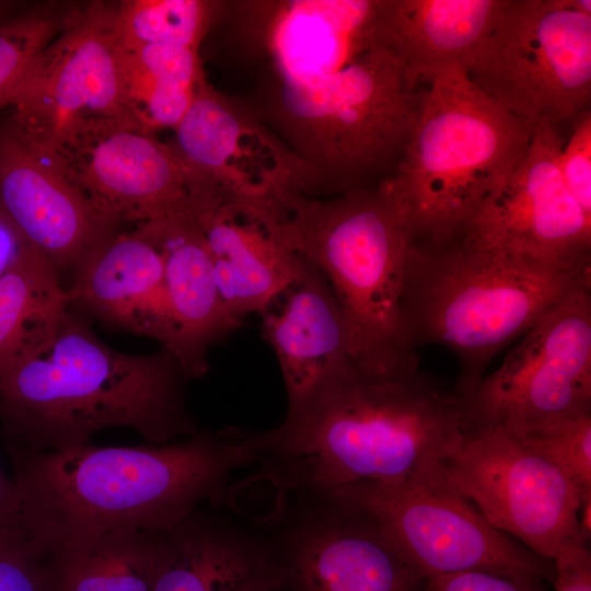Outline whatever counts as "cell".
<instances>
[{"mask_svg": "<svg viewBox=\"0 0 591 591\" xmlns=\"http://www.w3.org/2000/svg\"><path fill=\"white\" fill-rule=\"evenodd\" d=\"M283 495L396 484L444 461L464 436L462 397L418 369L376 374L351 360L262 432L230 428Z\"/></svg>", "mask_w": 591, "mask_h": 591, "instance_id": "cell-1", "label": "cell"}, {"mask_svg": "<svg viewBox=\"0 0 591 591\" xmlns=\"http://www.w3.org/2000/svg\"><path fill=\"white\" fill-rule=\"evenodd\" d=\"M7 449L20 524L42 548L114 531L165 533L205 505L225 503L232 473L256 462L225 428L164 444Z\"/></svg>", "mask_w": 591, "mask_h": 591, "instance_id": "cell-2", "label": "cell"}, {"mask_svg": "<svg viewBox=\"0 0 591 591\" xmlns=\"http://www.w3.org/2000/svg\"><path fill=\"white\" fill-rule=\"evenodd\" d=\"M188 382L169 350L117 351L68 309L0 380L7 447L62 451L115 427L153 444L193 437L201 430L187 404Z\"/></svg>", "mask_w": 591, "mask_h": 591, "instance_id": "cell-3", "label": "cell"}, {"mask_svg": "<svg viewBox=\"0 0 591 591\" xmlns=\"http://www.w3.org/2000/svg\"><path fill=\"white\" fill-rule=\"evenodd\" d=\"M259 218L279 243L327 280L357 367L376 374L419 368L401 312L416 235L393 195L381 184L332 198L290 194L275 216Z\"/></svg>", "mask_w": 591, "mask_h": 591, "instance_id": "cell-4", "label": "cell"}, {"mask_svg": "<svg viewBox=\"0 0 591 591\" xmlns=\"http://www.w3.org/2000/svg\"><path fill=\"white\" fill-rule=\"evenodd\" d=\"M591 270L548 265L508 250L457 239L414 242L401 312L413 350L436 344L459 359L456 393L470 396L488 363L523 336Z\"/></svg>", "mask_w": 591, "mask_h": 591, "instance_id": "cell-5", "label": "cell"}, {"mask_svg": "<svg viewBox=\"0 0 591 591\" xmlns=\"http://www.w3.org/2000/svg\"><path fill=\"white\" fill-rule=\"evenodd\" d=\"M428 83L396 171L380 184L406 211L416 242L439 246L464 234L520 163L533 125L488 99L461 63Z\"/></svg>", "mask_w": 591, "mask_h": 591, "instance_id": "cell-6", "label": "cell"}, {"mask_svg": "<svg viewBox=\"0 0 591 591\" xmlns=\"http://www.w3.org/2000/svg\"><path fill=\"white\" fill-rule=\"evenodd\" d=\"M394 55L376 46L311 85L278 80L268 115L278 136L338 195L402 155L421 91Z\"/></svg>", "mask_w": 591, "mask_h": 591, "instance_id": "cell-7", "label": "cell"}, {"mask_svg": "<svg viewBox=\"0 0 591 591\" xmlns=\"http://www.w3.org/2000/svg\"><path fill=\"white\" fill-rule=\"evenodd\" d=\"M462 66L514 117L532 125L572 121L590 109L591 1L507 0Z\"/></svg>", "mask_w": 591, "mask_h": 591, "instance_id": "cell-8", "label": "cell"}, {"mask_svg": "<svg viewBox=\"0 0 591 591\" xmlns=\"http://www.w3.org/2000/svg\"><path fill=\"white\" fill-rule=\"evenodd\" d=\"M321 491L368 513L425 578L480 570L554 582V560L491 526L453 485L442 461L396 484L357 482Z\"/></svg>", "mask_w": 591, "mask_h": 591, "instance_id": "cell-9", "label": "cell"}, {"mask_svg": "<svg viewBox=\"0 0 591 591\" xmlns=\"http://www.w3.org/2000/svg\"><path fill=\"white\" fill-rule=\"evenodd\" d=\"M462 401L464 433L499 428L518 436L591 414V279L546 312Z\"/></svg>", "mask_w": 591, "mask_h": 591, "instance_id": "cell-10", "label": "cell"}, {"mask_svg": "<svg viewBox=\"0 0 591 591\" xmlns=\"http://www.w3.org/2000/svg\"><path fill=\"white\" fill-rule=\"evenodd\" d=\"M7 106L13 108L9 123L53 152L92 121H137L125 95L111 5L70 11L66 25L33 60Z\"/></svg>", "mask_w": 591, "mask_h": 591, "instance_id": "cell-11", "label": "cell"}, {"mask_svg": "<svg viewBox=\"0 0 591 591\" xmlns=\"http://www.w3.org/2000/svg\"><path fill=\"white\" fill-rule=\"evenodd\" d=\"M444 471L486 521L553 560L579 535L580 495L551 462L499 428L463 436Z\"/></svg>", "mask_w": 591, "mask_h": 591, "instance_id": "cell-12", "label": "cell"}, {"mask_svg": "<svg viewBox=\"0 0 591 591\" xmlns=\"http://www.w3.org/2000/svg\"><path fill=\"white\" fill-rule=\"evenodd\" d=\"M190 188L274 212L287 195L310 197L315 171L251 109L207 82L174 129Z\"/></svg>", "mask_w": 591, "mask_h": 591, "instance_id": "cell-13", "label": "cell"}, {"mask_svg": "<svg viewBox=\"0 0 591 591\" xmlns=\"http://www.w3.org/2000/svg\"><path fill=\"white\" fill-rule=\"evenodd\" d=\"M280 505L270 535L292 591H424L426 579L360 508L323 491Z\"/></svg>", "mask_w": 591, "mask_h": 591, "instance_id": "cell-14", "label": "cell"}, {"mask_svg": "<svg viewBox=\"0 0 591 591\" xmlns=\"http://www.w3.org/2000/svg\"><path fill=\"white\" fill-rule=\"evenodd\" d=\"M555 125H533L526 152L485 199L461 236L538 262L591 270V215L569 192L559 166Z\"/></svg>", "mask_w": 591, "mask_h": 591, "instance_id": "cell-15", "label": "cell"}, {"mask_svg": "<svg viewBox=\"0 0 591 591\" xmlns=\"http://www.w3.org/2000/svg\"><path fill=\"white\" fill-rule=\"evenodd\" d=\"M54 153L93 208L117 225L192 211L189 175L182 159L172 144L137 121H92Z\"/></svg>", "mask_w": 591, "mask_h": 591, "instance_id": "cell-16", "label": "cell"}, {"mask_svg": "<svg viewBox=\"0 0 591 591\" xmlns=\"http://www.w3.org/2000/svg\"><path fill=\"white\" fill-rule=\"evenodd\" d=\"M0 209L57 275H76L117 233L61 159L9 121L0 128Z\"/></svg>", "mask_w": 591, "mask_h": 591, "instance_id": "cell-17", "label": "cell"}, {"mask_svg": "<svg viewBox=\"0 0 591 591\" xmlns=\"http://www.w3.org/2000/svg\"><path fill=\"white\" fill-rule=\"evenodd\" d=\"M381 1H243L233 7L241 34L270 59L278 80L311 85L380 46Z\"/></svg>", "mask_w": 591, "mask_h": 591, "instance_id": "cell-18", "label": "cell"}, {"mask_svg": "<svg viewBox=\"0 0 591 591\" xmlns=\"http://www.w3.org/2000/svg\"><path fill=\"white\" fill-rule=\"evenodd\" d=\"M190 208L229 313L243 322L269 311L298 280L303 259L271 235L258 209L206 190L190 192Z\"/></svg>", "mask_w": 591, "mask_h": 591, "instance_id": "cell-19", "label": "cell"}, {"mask_svg": "<svg viewBox=\"0 0 591 591\" xmlns=\"http://www.w3.org/2000/svg\"><path fill=\"white\" fill-rule=\"evenodd\" d=\"M283 568L270 535L199 509L161 534L151 591H279Z\"/></svg>", "mask_w": 591, "mask_h": 591, "instance_id": "cell-20", "label": "cell"}, {"mask_svg": "<svg viewBox=\"0 0 591 591\" xmlns=\"http://www.w3.org/2000/svg\"><path fill=\"white\" fill-rule=\"evenodd\" d=\"M67 296L108 326L153 338L162 348L171 343L164 259L140 224L105 242L77 271Z\"/></svg>", "mask_w": 591, "mask_h": 591, "instance_id": "cell-21", "label": "cell"}, {"mask_svg": "<svg viewBox=\"0 0 591 591\" xmlns=\"http://www.w3.org/2000/svg\"><path fill=\"white\" fill-rule=\"evenodd\" d=\"M138 225V224H137ZM159 246L173 324L167 348L188 381L209 369L212 345L242 326L219 292L207 242L192 212L140 223Z\"/></svg>", "mask_w": 591, "mask_h": 591, "instance_id": "cell-22", "label": "cell"}, {"mask_svg": "<svg viewBox=\"0 0 591 591\" xmlns=\"http://www.w3.org/2000/svg\"><path fill=\"white\" fill-rule=\"evenodd\" d=\"M287 294L280 311L262 314V332L275 352L292 407L351 359L340 309L321 271L303 259Z\"/></svg>", "mask_w": 591, "mask_h": 591, "instance_id": "cell-23", "label": "cell"}, {"mask_svg": "<svg viewBox=\"0 0 591 591\" xmlns=\"http://www.w3.org/2000/svg\"><path fill=\"white\" fill-rule=\"evenodd\" d=\"M507 0H382L379 45L416 84L463 63L494 25Z\"/></svg>", "mask_w": 591, "mask_h": 591, "instance_id": "cell-24", "label": "cell"}, {"mask_svg": "<svg viewBox=\"0 0 591 591\" xmlns=\"http://www.w3.org/2000/svg\"><path fill=\"white\" fill-rule=\"evenodd\" d=\"M43 549L49 591H151L161 534L114 531Z\"/></svg>", "mask_w": 591, "mask_h": 591, "instance_id": "cell-25", "label": "cell"}, {"mask_svg": "<svg viewBox=\"0 0 591 591\" xmlns=\"http://www.w3.org/2000/svg\"><path fill=\"white\" fill-rule=\"evenodd\" d=\"M68 306L57 273L28 245L0 280V380L54 328Z\"/></svg>", "mask_w": 591, "mask_h": 591, "instance_id": "cell-26", "label": "cell"}, {"mask_svg": "<svg viewBox=\"0 0 591 591\" xmlns=\"http://www.w3.org/2000/svg\"><path fill=\"white\" fill-rule=\"evenodd\" d=\"M224 2L207 0H130L111 5L119 45L134 49L149 44L199 49Z\"/></svg>", "mask_w": 591, "mask_h": 591, "instance_id": "cell-27", "label": "cell"}, {"mask_svg": "<svg viewBox=\"0 0 591 591\" xmlns=\"http://www.w3.org/2000/svg\"><path fill=\"white\" fill-rule=\"evenodd\" d=\"M120 48L125 95L135 118L196 92L206 82L198 50L193 48L159 44Z\"/></svg>", "mask_w": 591, "mask_h": 591, "instance_id": "cell-28", "label": "cell"}, {"mask_svg": "<svg viewBox=\"0 0 591 591\" xmlns=\"http://www.w3.org/2000/svg\"><path fill=\"white\" fill-rule=\"evenodd\" d=\"M69 12L36 8L0 24V108L7 106L36 56L63 28Z\"/></svg>", "mask_w": 591, "mask_h": 591, "instance_id": "cell-29", "label": "cell"}, {"mask_svg": "<svg viewBox=\"0 0 591 591\" xmlns=\"http://www.w3.org/2000/svg\"><path fill=\"white\" fill-rule=\"evenodd\" d=\"M512 437L555 465L575 485L581 502L591 499V414L553 420Z\"/></svg>", "mask_w": 591, "mask_h": 591, "instance_id": "cell-30", "label": "cell"}, {"mask_svg": "<svg viewBox=\"0 0 591 591\" xmlns=\"http://www.w3.org/2000/svg\"><path fill=\"white\" fill-rule=\"evenodd\" d=\"M0 591H49L45 552L21 524L0 528Z\"/></svg>", "mask_w": 591, "mask_h": 591, "instance_id": "cell-31", "label": "cell"}, {"mask_svg": "<svg viewBox=\"0 0 591 591\" xmlns=\"http://www.w3.org/2000/svg\"><path fill=\"white\" fill-rule=\"evenodd\" d=\"M559 166L563 178L579 202L591 215V111L572 120L568 143L561 148Z\"/></svg>", "mask_w": 591, "mask_h": 591, "instance_id": "cell-32", "label": "cell"}, {"mask_svg": "<svg viewBox=\"0 0 591 591\" xmlns=\"http://www.w3.org/2000/svg\"><path fill=\"white\" fill-rule=\"evenodd\" d=\"M538 580L471 570L432 576L424 591H544Z\"/></svg>", "mask_w": 591, "mask_h": 591, "instance_id": "cell-33", "label": "cell"}, {"mask_svg": "<svg viewBox=\"0 0 591 591\" xmlns=\"http://www.w3.org/2000/svg\"><path fill=\"white\" fill-rule=\"evenodd\" d=\"M580 535L566 541L554 557L555 591H591V554Z\"/></svg>", "mask_w": 591, "mask_h": 591, "instance_id": "cell-34", "label": "cell"}, {"mask_svg": "<svg viewBox=\"0 0 591 591\" xmlns=\"http://www.w3.org/2000/svg\"><path fill=\"white\" fill-rule=\"evenodd\" d=\"M28 245L31 244L0 209V280Z\"/></svg>", "mask_w": 591, "mask_h": 591, "instance_id": "cell-35", "label": "cell"}, {"mask_svg": "<svg viewBox=\"0 0 591 591\" xmlns=\"http://www.w3.org/2000/svg\"><path fill=\"white\" fill-rule=\"evenodd\" d=\"M21 523L20 496L12 477L0 466V528Z\"/></svg>", "mask_w": 591, "mask_h": 591, "instance_id": "cell-36", "label": "cell"}, {"mask_svg": "<svg viewBox=\"0 0 591 591\" xmlns=\"http://www.w3.org/2000/svg\"><path fill=\"white\" fill-rule=\"evenodd\" d=\"M13 4L11 2L0 1V24L10 18V10Z\"/></svg>", "mask_w": 591, "mask_h": 591, "instance_id": "cell-37", "label": "cell"}]
</instances>
